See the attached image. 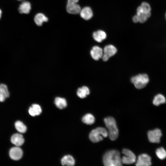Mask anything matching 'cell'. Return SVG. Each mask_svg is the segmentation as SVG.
Returning a JSON list of instances; mask_svg holds the SVG:
<instances>
[{"label":"cell","instance_id":"6da1fadb","mask_svg":"<svg viewBox=\"0 0 166 166\" xmlns=\"http://www.w3.org/2000/svg\"><path fill=\"white\" fill-rule=\"evenodd\" d=\"M103 163L106 166H120L122 165L120 152L116 150L106 152L103 157Z\"/></svg>","mask_w":166,"mask_h":166},{"label":"cell","instance_id":"7a4b0ae2","mask_svg":"<svg viewBox=\"0 0 166 166\" xmlns=\"http://www.w3.org/2000/svg\"><path fill=\"white\" fill-rule=\"evenodd\" d=\"M104 122L108 129V136L112 140H116L118 136V130L116 121L112 117H108L104 119Z\"/></svg>","mask_w":166,"mask_h":166},{"label":"cell","instance_id":"3957f363","mask_svg":"<svg viewBox=\"0 0 166 166\" xmlns=\"http://www.w3.org/2000/svg\"><path fill=\"white\" fill-rule=\"evenodd\" d=\"M108 136L107 130L102 127H98L93 130L89 134L90 140L92 142L96 143L103 140Z\"/></svg>","mask_w":166,"mask_h":166},{"label":"cell","instance_id":"277c9868","mask_svg":"<svg viewBox=\"0 0 166 166\" xmlns=\"http://www.w3.org/2000/svg\"><path fill=\"white\" fill-rule=\"evenodd\" d=\"M130 80L136 88L141 89L146 86L149 79L147 74L141 73L132 77Z\"/></svg>","mask_w":166,"mask_h":166},{"label":"cell","instance_id":"5b68a950","mask_svg":"<svg viewBox=\"0 0 166 166\" xmlns=\"http://www.w3.org/2000/svg\"><path fill=\"white\" fill-rule=\"evenodd\" d=\"M124 156L121 158L123 164H132L135 162L136 157L135 154L130 150L124 149L122 151Z\"/></svg>","mask_w":166,"mask_h":166},{"label":"cell","instance_id":"8992f818","mask_svg":"<svg viewBox=\"0 0 166 166\" xmlns=\"http://www.w3.org/2000/svg\"><path fill=\"white\" fill-rule=\"evenodd\" d=\"M78 1L79 0H68L66 8L68 13L72 14L79 13L81 8L77 3Z\"/></svg>","mask_w":166,"mask_h":166},{"label":"cell","instance_id":"52a82bcc","mask_svg":"<svg viewBox=\"0 0 166 166\" xmlns=\"http://www.w3.org/2000/svg\"><path fill=\"white\" fill-rule=\"evenodd\" d=\"M148 140L152 143H159L162 136L161 131L159 129L156 128L149 131L147 133Z\"/></svg>","mask_w":166,"mask_h":166},{"label":"cell","instance_id":"ba28073f","mask_svg":"<svg viewBox=\"0 0 166 166\" xmlns=\"http://www.w3.org/2000/svg\"><path fill=\"white\" fill-rule=\"evenodd\" d=\"M103 54L102 57L104 61H106L111 57L114 55L117 52L116 48L112 45H106L103 49Z\"/></svg>","mask_w":166,"mask_h":166},{"label":"cell","instance_id":"9c48e42d","mask_svg":"<svg viewBox=\"0 0 166 166\" xmlns=\"http://www.w3.org/2000/svg\"><path fill=\"white\" fill-rule=\"evenodd\" d=\"M151 158L147 154H142L138 156L136 165L137 166H149L151 165Z\"/></svg>","mask_w":166,"mask_h":166},{"label":"cell","instance_id":"30bf717a","mask_svg":"<svg viewBox=\"0 0 166 166\" xmlns=\"http://www.w3.org/2000/svg\"><path fill=\"white\" fill-rule=\"evenodd\" d=\"M10 158L13 160H17L22 157L23 152L22 149L18 146L11 148L9 151Z\"/></svg>","mask_w":166,"mask_h":166},{"label":"cell","instance_id":"8fae6325","mask_svg":"<svg viewBox=\"0 0 166 166\" xmlns=\"http://www.w3.org/2000/svg\"><path fill=\"white\" fill-rule=\"evenodd\" d=\"M92 58L95 60H98L102 58L103 54V49L100 47L95 45L93 46L90 52Z\"/></svg>","mask_w":166,"mask_h":166},{"label":"cell","instance_id":"7c38bea8","mask_svg":"<svg viewBox=\"0 0 166 166\" xmlns=\"http://www.w3.org/2000/svg\"><path fill=\"white\" fill-rule=\"evenodd\" d=\"M79 13L82 18L86 20L90 19L93 15L92 10L89 6L83 7L81 9Z\"/></svg>","mask_w":166,"mask_h":166},{"label":"cell","instance_id":"4fadbf2b","mask_svg":"<svg viewBox=\"0 0 166 166\" xmlns=\"http://www.w3.org/2000/svg\"><path fill=\"white\" fill-rule=\"evenodd\" d=\"M136 13L139 19V22L141 23L144 22L151 15V13H147L144 12L141 6L137 8Z\"/></svg>","mask_w":166,"mask_h":166},{"label":"cell","instance_id":"5bb4252c","mask_svg":"<svg viewBox=\"0 0 166 166\" xmlns=\"http://www.w3.org/2000/svg\"><path fill=\"white\" fill-rule=\"evenodd\" d=\"M11 143L16 146L22 145L24 142L23 136L20 134L15 133L13 134L11 138Z\"/></svg>","mask_w":166,"mask_h":166},{"label":"cell","instance_id":"9a60e30c","mask_svg":"<svg viewBox=\"0 0 166 166\" xmlns=\"http://www.w3.org/2000/svg\"><path fill=\"white\" fill-rule=\"evenodd\" d=\"M9 93L7 86L3 84H0V102L4 101L9 97Z\"/></svg>","mask_w":166,"mask_h":166},{"label":"cell","instance_id":"2e32d148","mask_svg":"<svg viewBox=\"0 0 166 166\" xmlns=\"http://www.w3.org/2000/svg\"><path fill=\"white\" fill-rule=\"evenodd\" d=\"M93 37L95 41L101 42L106 38L107 35L104 31L99 30L94 32L93 34Z\"/></svg>","mask_w":166,"mask_h":166},{"label":"cell","instance_id":"e0dca14e","mask_svg":"<svg viewBox=\"0 0 166 166\" xmlns=\"http://www.w3.org/2000/svg\"><path fill=\"white\" fill-rule=\"evenodd\" d=\"M31 9V5L30 2L25 1L20 5L18 11L21 14H29Z\"/></svg>","mask_w":166,"mask_h":166},{"label":"cell","instance_id":"ac0fdd59","mask_svg":"<svg viewBox=\"0 0 166 166\" xmlns=\"http://www.w3.org/2000/svg\"><path fill=\"white\" fill-rule=\"evenodd\" d=\"M29 113L32 116H35L40 115L42 112L41 106L37 104H33L29 109Z\"/></svg>","mask_w":166,"mask_h":166},{"label":"cell","instance_id":"d6986e66","mask_svg":"<svg viewBox=\"0 0 166 166\" xmlns=\"http://www.w3.org/2000/svg\"><path fill=\"white\" fill-rule=\"evenodd\" d=\"M48 19L44 14L38 13L37 14L34 18V21L36 24L38 26H42L44 22H47Z\"/></svg>","mask_w":166,"mask_h":166},{"label":"cell","instance_id":"ffe728a7","mask_svg":"<svg viewBox=\"0 0 166 166\" xmlns=\"http://www.w3.org/2000/svg\"><path fill=\"white\" fill-rule=\"evenodd\" d=\"M61 164L63 166H72L75 164V161L71 156L67 155L64 156L61 160Z\"/></svg>","mask_w":166,"mask_h":166},{"label":"cell","instance_id":"44dd1931","mask_svg":"<svg viewBox=\"0 0 166 166\" xmlns=\"http://www.w3.org/2000/svg\"><path fill=\"white\" fill-rule=\"evenodd\" d=\"M90 93L89 88L87 86H84L78 89L77 94V96L81 98H84Z\"/></svg>","mask_w":166,"mask_h":166},{"label":"cell","instance_id":"7402d4cb","mask_svg":"<svg viewBox=\"0 0 166 166\" xmlns=\"http://www.w3.org/2000/svg\"><path fill=\"white\" fill-rule=\"evenodd\" d=\"M166 102L165 97L161 94H158L154 97L152 103L155 105L158 106L161 104L165 103Z\"/></svg>","mask_w":166,"mask_h":166},{"label":"cell","instance_id":"603a6c76","mask_svg":"<svg viewBox=\"0 0 166 166\" xmlns=\"http://www.w3.org/2000/svg\"><path fill=\"white\" fill-rule=\"evenodd\" d=\"M54 103L57 107L60 109L65 108L67 105L66 99L59 97H56L54 100Z\"/></svg>","mask_w":166,"mask_h":166},{"label":"cell","instance_id":"cb8c5ba5","mask_svg":"<svg viewBox=\"0 0 166 166\" xmlns=\"http://www.w3.org/2000/svg\"><path fill=\"white\" fill-rule=\"evenodd\" d=\"M82 120L84 123L90 125L94 123L95 119L92 114L87 113L83 117Z\"/></svg>","mask_w":166,"mask_h":166},{"label":"cell","instance_id":"d4e9b609","mask_svg":"<svg viewBox=\"0 0 166 166\" xmlns=\"http://www.w3.org/2000/svg\"><path fill=\"white\" fill-rule=\"evenodd\" d=\"M15 127L16 130L20 133H25L26 131V126L20 121H17L15 122Z\"/></svg>","mask_w":166,"mask_h":166},{"label":"cell","instance_id":"484cf974","mask_svg":"<svg viewBox=\"0 0 166 166\" xmlns=\"http://www.w3.org/2000/svg\"><path fill=\"white\" fill-rule=\"evenodd\" d=\"M156 154L160 160H164L166 158V151L163 147H160L156 149Z\"/></svg>","mask_w":166,"mask_h":166},{"label":"cell","instance_id":"4316f807","mask_svg":"<svg viewBox=\"0 0 166 166\" xmlns=\"http://www.w3.org/2000/svg\"><path fill=\"white\" fill-rule=\"evenodd\" d=\"M141 6L145 12L148 13H151V8L149 4L144 2L141 3Z\"/></svg>","mask_w":166,"mask_h":166},{"label":"cell","instance_id":"83f0119b","mask_svg":"<svg viewBox=\"0 0 166 166\" xmlns=\"http://www.w3.org/2000/svg\"><path fill=\"white\" fill-rule=\"evenodd\" d=\"M132 21L135 23L139 22V19L137 15H134L132 18Z\"/></svg>","mask_w":166,"mask_h":166},{"label":"cell","instance_id":"f1b7e54d","mask_svg":"<svg viewBox=\"0 0 166 166\" xmlns=\"http://www.w3.org/2000/svg\"><path fill=\"white\" fill-rule=\"evenodd\" d=\"M1 14H2V11L0 9V18H1Z\"/></svg>","mask_w":166,"mask_h":166},{"label":"cell","instance_id":"f546056e","mask_svg":"<svg viewBox=\"0 0 166 166\" xmlns=\"http://www.w3.org/2000/svg\"><path fill=\"white\" fill-rule=\"evenodd\" d=\"M18 0L21 1L24 0Z\"/></svg>","mask_w":166,"mask_h":166},{"label":"cell","instance_id":"4dcf8cb0","mask_svg":"<svg viewBox=\"0 0 166 166\" xmlns=\"http://www.w3.org/2000/svg\"></svg>","mask_w":166,"mask_h":166}]
</instances>
